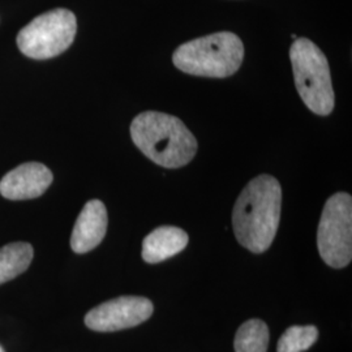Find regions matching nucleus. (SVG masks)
Returning a JSON list of instances; mask_svg holds the SVG:
<instances>
[{"label":"nucleus","mask_w":352,"mask_h":352,"mask_svg":"<svg viewBox=\"0 0 352 352\" xmlns=\"http://www.w3.org/2000/svg\"><path fill=\"white\" fill-rule=\"evenodd\" d=\"M295 85L312 113L327 116L334 109V90L327 56L307 38H296L289 49Z\"/></svg>","instance_id":"20e7f679"},{"label":"nucleus","mask_w":352,"mask_h":352,"mask_svg":"<svg viewBox=\"0 0 352 352\" xmlns=\"http://www.w3.org/2000/svg\"><path fill=\"white\" fill-rule=\"evenodd\" d=\"M317 247L329 266L340 269L352 258V197L340 192L327 200L321 214Z\"/></svg>","instance_id":"423d86ee"},{"label":"nucleus","mask_w":352,"mask_h":352,"mask_svg":"<svg viewBox=\"0 0 352 352\" xmlns=\"http://www.w3.org/2000/svg\"><path fill=\"white\" fill-rule=\"evenodd\" d=\"M0 352H6V351H4V349H3V347H1V346H0Z\"/></svg>","instance_id":"4468645a"},{"label":"nucleus","mask_w":352,"mask_h":352,"mask_svg":"<svg viewBox=\"0 0 352 352\" xmlns=\"http://www.w3.org/2000/svg\"><path fill=\"white\" fill-rule=\"evenodd\" d=\"M318 338V330L312 325L291 327L278 340V352H302L315 344Z\"/></svg>","instance_id":"ddd939ff"},{"label":"nucleus","mask_w":352,"mask_h":352,"mask_svg":"<svg viewBox=\"0 0 352 352\" xmlns=\"http://www.w3.org/2000/svg\"><path fill=\"white\" fill-rule=\"evenodd\" d=\"M244 46L236 34L219 32L180 45L173 55L177 69L188 75L223 78L240 68Z\"/></svg>","instance_id":"7ed1b4c3"},{"label":"nucleus","mask_w":352,"mask_h":352,"mask_svg":"<svg viewBox=\"0 0 352 352\" xmlns=\"http://www.w3.org/2000/svg\"><path fill=\"white\" fill-rule=\"evenodd\" d=\"M282 188L276 177L260 175L241 190L232 210V227L240 244L253 253L266 251L276 238Z\"/></svg>","instance_id":"f257e3e1"},{"label":"nucleus","mask_w":352,"mask_h":352,"mask_svg":"<svg viewBox=\"0 0 352 352\" xmlns=\"http://www.w3.org/2000/svg\"><path fill=\"white\" fill-rule=\"evenodd\" d=\"M131 138L151 161L166 168L188 164L197 151V140L192 132L168 113H140L131 124Z\"/></svg>","instance_id":"f03ea898"},{"label":"nucleus","mask_w":352,"mask_h":352,"mask_svg":"<svg viewBox=\"0 0 352 352\" xmlns=\"http://www.w3.org/2000/svg\"><path fill=\"white\" fill-rule=\"evenodd\" d=\"M235 351L266 352L269 346V329L261 320H250L239 327L235 336Z\"/></svg>","instance_id":"f8f14e48"},{"label":"nucleus","mask_w":352,"mask_h":352,"mask_svg":"<svg viewBox=\"0 0 352 352\" xmlns=\"http://www.w3.org/2000/svg\"><path fill=\"white\" fill-rule=\"evenodd\" d=\"M77 20L74 12L56 8L37 16L17 36V46L28 58L43 60L63 54L75 41Z\"/></svg>","instance_id":"39448f33"},{"label":"nucleus","mask_w":352,"mask_h":352,"mask_svg":"<svg viewBox=\"0 0 352 352\" xmlns=\"http://www.w3.org/2000/svg\"><path fill=\"white\" fill-rule=\"evenodd\" d=\"M153 314V304L146 298L122 296L103 302L85 316V325L94 331H118L138 327Z\"/></svg>","instance_id":"0eeeda50"},{"label":"nucleus","mask_w":352,"mask_h":352,"mask_svg":"<svg viewBox=\"0 0 352 352\" xmlns=\"http://www.w3.org/2000/svg\"><path fill=\"white\" fill-rule=\"evenodd\" d=\"M52 173L49 167L38 162L20 164L0 180V193L3 197L19 201L42 196L52 183Z\"/></svg>","instance_id":"6e6552de"},{"label":"nucleus","mask_w":352,"mask_h":352,"mask_svg":"<svg viewBox=\"0 0 352 352\" xmlns=\"http://www.w3.org/2000/svg\"><path fill=\"white\" fill-rule=\"evenodd\" d=\"M188 244L184 230L174 226L155 228L142 241V258L148 264H158L183 251Z\"/></svg>","instance_id":"9d476101"},{"label":"nucleus","mask_w":352,"mask_h":352,"mask_svg":"<svg viewBox=\"0 0 352 352\" xmlns=\"http://www.w3.org/2000/svg\"><path fill=\"white\" fill-rule=\"evenodd\" d=\"M33 247L28 243H11L0 248V285L24 273L33 260Z\"/></svg>","instance_id":"9b49d317"},{"label":"nucleus","mask_w":352,"mask_h":352,"mask_svg":"<svg viewBox=\"0 0 352 352\" xmlns=\"http://www.w3.org/2000/svg\"><path fill=\"white\" fill-rule=\"evenodd\" d=\"M107 231V210L100 200L87 202L76 221L71 247L76 253H87L101 244Z\"/></svg>","instance_id":"1a4fd4ad"}]
</instances>
